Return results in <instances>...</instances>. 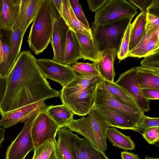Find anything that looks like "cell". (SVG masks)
Masks as SVG:
<instances>
[{
    "label": "cell",
    "mask_w": 159,
    "mask_h": 159,
    "mask_svg": "<svg viewBox=\"0 0 159 159\" xmlns=\"http://www.w3.org/2000/svg\"><path fill=\"white\" fill-rule=\"evenodd\" d=\"M59 95L60 91L51 87L39 70L31 52L22 51L6 79L5 92L0 102L1 115Z\"/></svg>",
    "instance_id": "6da1fadb"
},
{
    "label": "cell",
    "mask_w": 159,
    "mask_h": 159,
    "mask_svg": "<svg viewBox=\"0 0 159 159\" xmlns=\"http://www.w3.org/2000/svg\"><path fill=\"white\" fill-rule=\"evenodd\" d=\"M88 115L79 119L73 118L64 127L83 136L96 148L104 152L107 149V130L111 127L94 107Z\"/></svg>",
    "instance_id": "7a4b0ae2"
},
{
    "label": "cell",
    "mask_w": 159,
    "mask_h": 159,
    "mask_svg": "<svg viewBox=\"0 0 159 159\" xmlns=\"http://www.w3.org/2000/svg\"><path fill=\"white\" fill-rule=\"evenodd\" d=\"M52 28L49 0H42L27 40L30 48L36 54L47 48L51 41Z\"/></svg>",
    "instance_id": "3957f363"
},
{
    "label": "cell",
    "mask_w": 159,
    "mask_h": 159,
    "mask_svg": "<svg viewBox=\"0 0 159 159\" xmlns=\"http://www.w3.org/2000/svg\"><path fill=\"white\" fill-rule=\"evenodd\" d=\"M134 17L124 18L105 25H92L90 29L93 38L100 52L115 49L118 52L124 33Z\"/></svg>",
    "instance_id": "277c9868"
},
{
    "label": "cell",
    "mask_w": 159,
    "mask_h": 159,
    "mask_svg": "<svg viewBox=\"0 0 159 159\" xmlns=\"http://www.w3.org/2000/svg\"><path fill=\"white\" fill-rule=\"evenodd\" d=\"M138 13L137 8L125 0H108L95 12L92 25L110 23L124 18L134 16Z\"/></svg>",
    "instance_id": "5b68a950"
},
{
    "label": "cell",
    "mask_w": 159,
    "mask_h": 159,
    "mask_svg": "<svg viewBox=\"0 0 159 159\" xmlns=\"http://www.w3.org/2000/svg\"><path fill=\"white\" fill-rule=\"evenodd\" d=\"M57 134L64 139L74 159H109L104 152L96 148L85 138L79 137L67 127L60 128Z\"/></svg>",
    "instance_id": "8992f818"
},
{
    "label": "cell",
    "mask_w": 159,
    "mask_h": 159,
    "mask_svg": "<svg viewBox=\"0 0 159 159\" xmlns=\"http://www.w3.org/2000/svg\"><path fill=\"white\" fill-rule=\"evenodd\" d=\"M49 2L52 25L50 42L54 53L52 60L64 65L65 47L70 29L52 0H49Z\"/></svg>",
    "instance_id": "52a82bcc"
},
{
    "label": "cell",
    "mask_w": 159,
    "mask_h": 159,
    "mask_svg": "<svg viewBox=\"0 0 159 159\" xmlns=\"http://www.w3.org/2000/svg\"><path fill=\"white\" fill-rule=\"evenodd\" d=\"M40 112L24 123L20 133L8 147L5 159H25L27 154L34 149L31 129L35 118Z\"/></svg>",
    "instance_id": "ba28073f"
},
{
    "label": "cell",
    "mask_w": 159,
    "mask_h": 159,
    "mask_svg": "<svg viewBox=\"0 0 159 159\" xmlns=\"http://www.w3.org/2000/svg\"><path fill=\"white\" fill-rule=\"evenodd\" d=\"M136 67L121 73L116 83L125 89L132 98L139 109L144 113L150 110L149 101L143 96L137 80Z\"/></svg>",
    "instance_id": "9c48e42d"
},
{
    "label": "cell",
    "mask_w": 159,
    "mask_h": 159,
    "mask_svg": "<svg viewBox=\"0 0 159 159\" xmlns=\"http://www.w3.org/2000/svg\"><path fill=\"white\" fill-rule=\"evenodd\" d=\"M40 112L35 118L31 129L34 148L49 139H56L59 125L45 112Z\"/></svg>",
    "instance_id": "30bf717a"
},
{
    "label": "cell",
    "mask_w": 159,
    "mask_h": 159,
    "mask_svg": "<svg viewBox=\"0 0 159 159\" xmlns=\"http://www.w3.org/2000/svg\"><path fill=\"white\" fill-rule=\"evenodd\" d=\"M37 66L44 76L65 87L74 78L71 66H65L47 59H36Z\"/></svg>",
    "instance_id": "8fae6325"
},
{
    "label": "cell",
    "mask_w": 159,
    "mask_h": 159,
    "mask_svg": "<svg viewBox=\"0 0 159 159\" xmlns=\"http://www.w3.org/2000/svg\"><path fill=\"white\" fill-rule=\"evenodd\" d=\"M94 107L110 108L126 114L140 120L144 114L139 109L117 99L106 89L97 87L95 93Z\"/></svg>",
    "instance_id": "7c38bea8"
},
{
    "label": "cell",
    "mask_w": 159,
    "mask_h": 159,
    "mask_svg": "<svg viewBox=\"0 0 159 159\" xmlns=\"http://www.w3.org/2000/svg\"><path fill=\"white\" fill-rule=\"evenodd\" d=\"M97 85L86 89L73 95L60 98L62 104L72 111L74 115H87L94 107Z\"/></svg>",
    "instance_id": "4fadbf2b"
},
{
    "label": "cell",
    "mask_w": 159,
    "mask_h": 159,
    "mask_svg": "<svg viewBox=\"0 0 159 159\" xmlns=\"http://www.w3.org/2000/svg\"><path fill=\"white\" fill-rule=\"evenodd\" d=\"M45 101H40L5 113L0 120V127L7 128L19 123H26L36 114L46 109L48 106Z\"/></svg>",
    "instance_id": "5bb4252c"
},
{
    "label": "cell",
    "mask_w": 159,
    "mask_h": 159,
    "mask_svg": "<svg viewBox=\"0 0 159 159\" xmlns=\"http://www.w3.org/2000/svg\"><path fill=\"white\" fill-rule=\"evenodd\" d=\"M74 71V78L60 90V98L73 95L86 89L97 85L104 80L99 75H89Z\"/></svg>",
    "instance_id": "9a60e30c"
},
{
    "label": "cell",
    "mask_w": 159,
    "mask_h": 159,
    "mask_svg": "<svg viewBox=\"0 0 159 159\" xmlns=\"http://www.w3.org/2000/svg\"><path fill=\"white\" fill-rule=\"evenodd\" d=\"M94 108L111 127L132 130L140 120L126 114L110 108L101 107Z\"/></svg>",
    "instance_id": "2e32d148"
},
{
    "label": "cell",
    "mask_w": 159,
    "mask_h": 159,
    "mask_svg": "<svg viewBox=\"0 0 159 159\" xmlns=\"http://www.w3.org/2000/svg\"><path fill=\"white\" fill-rule=\"evenodd\" d=\"M159 28L145 33L127 57H144L159 51Z\"/></svg>",
    "instance_id": "e0dca14e"
},
{
    "label": "cell",
    "mask_w": 159,
    "mask_h": 159,
    "mask_svg": "<svg viewBox=\"0 0 159 159\" xmlns=\"http://www.w3.org/2000/svg\"><path fill=\"white\" fill-rule=\"evenodd\" d=\"M58 11L70 29L93 37L91 30L88 29L79 21L75 16L69 0H52Z\"/></svg>",
    "instance_id": "ac0fdd59"
},
{
    "label": "cell",
    "mask_w": 159,
    "mask_h": 159,
    "mask_svg": "<svg viewBox=\"0 0 159 159\" xmlns=\"http://www.w3.org/2000/svg\"><path fill=\"white\" fill-rule=\"evenodd\" d=\"M21 0H3L0 13V29L12 30L19 20Z\"/></svg>",
    "instance_id": "d6986e66"
},
{
    "label": "cell",
    "mask_w": 159,
    "mask_h": 159,
    "mask_svg": "<svg viewBox=\"0 0 159 159\" xmlns=\"http://www.w3.org/2000/svg\"><path fill=\"white\" fill-rule=\"evenodd\" d=\"M117 52L115 49H108L101 52L100 58L95 62L100 76L104 80L114 82L116 74L114 67Z\"/></svg>",
    "instance_id": "ffe728a7"
},
{
    "label": "cell",
    "mask_w": 159,
    "mask_h": 159,
    "mask_svg": "<svg viewBox=\"0 0 159 159\" xmlns=\"http://www.w3.org/2000/svg\"><path fill=\"white\" fill-rule=\"evenodd\" d=\"M42 0H21L19 18V26L24 35L27 28L33 21Z\"/></svg>",
    "instance_id": "44dd1931"
},
{
    "label": "cell",
    "mask_w": 159,
    "mask_h": 159,
    "mask_svg": "<svg viewBox=\"0 0 159 159\" xmlns=\"http://www.w3.org/2000/svg\"><path fill=\"white\" fill-rule=\"evenodd\" d=\"M82 58L80 45L75 33L69 29L65 47L64 65L71 66Z\"/></svg>",
    "instance_id": "7402d4cb"
},
{
    "label": "cell",
    "mask_w": 159,
    "mask_h": 159,
    "mask_svg": "<svg viewBox=\"0 0 159 159\" xmlns=\"http://www.w3.org/2000/svg\"><path fill=\"white\" fill-rule=\"evenodd\" d=\"M75 33L80 45L83 58L94 62L98 61L101 52L98 50L93 37L81 33Z\"/></svg>",
    "instance_id": "603a6c76"
},
{
    "label": "cell",
    "mask_w": 159,
    "mask_h": 159,
    "mask_svg": "<svg viewBox=\"0 0 159 159\" xmlns=\"http://www.w3.org/2000/svg\"><path fill=\"white\" fill-rule=\"evenodd\" d=\"M11 30L0 29V39L2 43L3 59L0 64V75L2 78L6 79L11 70L9 66Z\"/></svg>",
    "instance_id": "cb8c5ba5"
},
{
    "label": "cell",
    "mask_w": 159,
    "mask_h": 159,
    "mask_svg": "<svg viewBox=\"0 0 159 159\" xmlns=\"http://www.w3.org/2000/svg\"><path fill=\"white\" fill-rule=\"evenodd\" d=\"M137 79L142 89L154 88L159 89V70L136 67Z\"/></svg>",
    "instance_id": "d4e9b609"
},
{
    "label": "cell",
    "mask_w": 159,
    "mask_h": 159,
    "mask_svg": "<svg viewBox=\"0 0 159 159\" xmlns=\"http://www.w3.org/2000/svg\"><path fill=\"white\" fill-rule=\"evenodd\" d=\"M45 111L59 125L60 128L63 127L73 118L74 115L73 112L63 104L48 106Z\"/></svg>",
    "instance_id": "484cf974"
},
{
    "label": "cell",
    "mask_w": 159,
    "mask_h": 159,
    "mask_svg": "<svg viewBox=\"0 0 159 159\" xmlns=\"http://www.w3.org/2000/svg\"><path fill=\"white\" fill-rule=\"evenodd\" d=\"M146 20V13L141 12L131 24L129 52L137 45L145 34Z\"/></svg>",
    "instance_id": "4316f807"
},
{
    "label": "cell",
    "mask_w": 159,
    "mask_h": 159,
    "mask_svg": "<svg viewBox=\"0 0 159 159\" xmlns=\"http://www.w3.org/2000/svg\"><path fill=\"white\" fill-rule=\"evenodd\" d=\"M97 87L107 90L115 98L121 102L139 109L135 102L124 89L116 84L115 82L103 80Z\"/></svg>",
    "instance_id": "83f0119b"
},
{
    "label": "cell",
    "mask_w": 159,
    "mask_h": 159,
    "mask_svg": "<svg viewBox=\"0 0 159 159\" xmlns=\"http://www.w3.org/2000/svg\"><path fill=\"white\" fill-rule=\"evenodd\" d=\"M106 138L115 147L124 150L135 149V145L130 136L125 135L114 127L108 128Z\"/></svg>",
    "instance_id": "f1b7e54d"
},
{
    "label": "cell",
    "mask_w": 159,
    "mask_h": 159,
    "mask_svg": "<svg viewBox=\"0 0 159 159\" xmlns=\"http://www.w3.org/2000/svg\"><path fill=\"white\" fill-rule=\"evenodd\" d=\"M11 31L9 60V66L11 71L20 54L24 36L19 29V20Z\"/></svg>",
    "instance_id": "f546056e"
},
{
    "label": "cell",
    "mask_w": 159,
    "mask_h": 159,
    "mask_svg": "<svg viewBox=\"0 0 159 159\" xmlns=\"http://www.w3.org/2000/svg\"><path fill=\"white\" fill-rule=\"evenodd\" d=\"M56 139H49L34 148L32 159H58Z\"/></svg>",
    "instance_id": "4dcf8cb0"
},
{
    "label": "cell",
    "mask_w": 159,
    "mask_h": 159,
    "mask_svg": "<svg viewBox=\"0 0 159 159\" xmlns=\"http://www.w3.org/2000/svg\"><path fill=\"white\" fill-rule=\"evenodd\" d=\"M72 70L77 72L86 75L93 76L100 75L96 63L78 62L71 66Z\"/></svg>",
    "instance_id": "1f68e13d"
},
{
    "label": "cell",
    "mask_w": 159,
    "mask_h": 159,
    "mask_svg": "<svg viewBox=\"0 0 159 159\" xmlns=\"http://www.w3.org/2000/svg\"><path fill=\"white\" fill-rule=\"evenodd\" d=\"M155 126L159 127V118L149 117L144 114L141 120L132 130L142 134L147 129Z\"/></svg>",
    "instance_id": "d6a6232c"
},
{
    "label": "cell",
    "mask_w": 159,
    "mask_h": 159,
    "mask_svg": "<svg viewBox=\"0 0 159 159\" xmlns=\"http://www.w3.org/2000/svg\"><path fill=\"white\" fill-rule=\"evenodd\" d=\"M131 24L128 26L123 36L120 48L117 53L118 58L120 61L127 57L129 52L130 30Z\"/></svg>",
    "instance_id": "836d02e7"
},
{
    "label": "cell",
    "mask_w": 159,
    "mask_h": 159,
    "mask_svg": "<svg viewBox=\"0 0 159 159\" xmlns=\"http://www.w3.org/2000/svg\"><path fill=\"white\" fill-rule=\"evenodd\" d=\"M57 149L58 159H74L63 137L57 134Z\"/></svg>",
    "instance_id": "e575fe53"
},
{
    "label": "cell",
    "mask_w": 159,
    "mask_h": 159,
    "mask_svg": "<svg viewBox=\"0 0 159 159\" xmlns=\"http://www.w3.org/2000/svg\"><path fill=\"white\" fill-rule=\"evenodd\" d=\"M69 1L74 13L78 20L88 29L91 30L79 1L78 0H69Z\"/></svg>",
    "instance_id": "d590c367"
},
{
    "label": "cell",
    "mask_w": 159,
    "mask_h": 159,
    "mask_svg": "<svg viewBox=\"0 0 159 159\" xmlns=\"http://www.w3.org/2000/svg\"><path fill=\"white\" fill-rule=\"evenodd\" d=\"M140 64L142 67L159 70V51L144 57Z\"/></svg>",
    "instance_id": "8d00e7d4"
},
{
    "label": "cell",
    "mask_w": 159,
    "mask_h": 159,
    "mask_svg": "<svg viewBox=\"0 0 159 159\" xmlns=\"http://www.w3.org/2000/svg\"><path fill=\"white\" fill-rule=\"evenodd\" d=\"M148 143L154 144L159 142V127H152L146 129L142 134Z\"/></svg>",
    "instance_id": "74e56055"
},
{
    "label": "cell",
    "mask_w": 159,
    "mask_h": 159,
    "mask_svg": "<svg viewBox=\"0 0 159 159\" xmlns=\"http://www.w3.org/2000/svg\"><path fill=\"white\" fill-rule=\"evenodd\" d=\"M159 28V17L155 16L146 13V20L145 28V33Z\"/></svg>",
    "instance_id": "f35d334b"
},
{
    "label": "cell",
    "mask_w": 159,
    "mask_h": 159,
    "mask_svg": "<svg viewBox=\"0 0 159 159\" xmlns=\"http://www.w3.org/2000/svg\"><path fill=\"white\" fill-rule=\"evenodd\" d=\"M143 94L148 100H158L159 99V89L154 88L142 89Z\"/></svg>",
    "instance_id": "ab89813d"
},
{
    "label": "cell",
    "mask_w": 159,
    "mask_h": 159,
    "mask_svg": "<svg viewBox=\"0 0 159 159\" xmlns=\"http://www.w3.org/2000/svg\"><path fill=\"white\" fill-rule=\"evenodd\" d=\"M153 0H129L130 3L140 9L142 12L147 13V10L150 6Z\"/></svg>",
    "instance_id": "60d3db41"
},
{
    "label": "cell",
    "mask_w": 159,
    "mask_h": 159,
    "mask_svg": "<svg viewBox=\"0 0 159 159\" xmlns=\"http://www.w3.org/2000/svg\"><path fill=\"white\" fill-rule=\"evenodd\" d=\"M108 0H87L89 9L92 12H96L102 7Z\"/></svg>",
    "instance_id": "b9f144b4"
},
{
    "label": "cell",
    "mask_w": 159,
    "mask_h": 159,
    "mask_svg": "<svg viewBox=\"0 0 159 159\" xmlns=\"http://www.w3.org/2000/svg\"><path fill=\"white\" fill-rule=\"evenodd\" d=\"M147 13L159 17V0H153L147 9Z\"/></svg>",
    "instance_id": "7bdbcfd3"
},
{
    "label": "cell",
    "mask_w": 159,
    "mask_h": 159,
    "mask_svg": "<svg viewBox=\"0 0 159 159\" xmlns=\"http://www.w3.org/2000/svg\"><path fill=\"white\" fill-rule=\"evenodd\" d=\"M121 159H140L137 155L124 151L121 152Z\"/></svg>",
    "instance_id": "ee69618b"
},
{
    "label": "cell",
    "mask_w": 159,
    "mask_h": 159,
    "mask_svg": "<svg viewBox=\"0 0 159 159\" xmlns=\"http://www.w3.org/2000/svg\"><path fill=\"white\" fill-rule=\"evenodd\" d=\"M5 129L0 127V146L4 139Z\"/></svg>",
    "instance_id": "f6af8a7d"
},
{
    "label": "cell",
    "mask_w": 159,
    "mask_h": 159,
    "mask_svg": "<svg viewBox=\"0 0 159 159\" xmlns=\"http://www.w3.org/2000/svg\"><path fill=\"white\" fill-rule=\"evenodd\" d=\"M3 59V51L2 43L0 39V64L1 63Z\"/></svg>",
    "instance_id": "bcb514c9"
},
{
    "label": "cell",
    "mask_w": 159,
    "mask_h": 159,
    "mask_svg": "<svg viewBox=\"0 0 159 159\" xmlns=\"http://www.w3.org/2000/svg\"><path fill=\"white\" fill-rule=\"evenodd\" d=\"M3 3V0H0V13L2 9Z\"/></svg>",
    "instance_id": "7dc6e473"
},
{
    "label": "cell",
    "mask_w": 159,
    "mask_h": 159,
    "mask_svg": "<svg viewBox=\"0 0 159 159\" xmlns=\"http://www.w3.org/2000/svg\"><path fill=\"white\" fill-rule=\"evenodd\" d=\"M145 159H159L158 157H149L146 156Z\"/></svg>",
    "instance_id": "c3c4849f"
},
{
    "label": "cell",
    "mask_w": 159,
    "mask_h": 159,
    "mask_svg": "<svg viewBox=\"0 0 159 159\" xmlns=\"http://www.w3.org/2000/svg\"><path fill=\"white\" fill-rule=\"evenodd\" d=\"M0 115H1V113H0Z\"/></svg>",
    "instance_id": "681fc988"
}]
</instances>
